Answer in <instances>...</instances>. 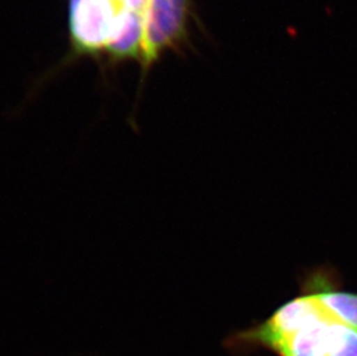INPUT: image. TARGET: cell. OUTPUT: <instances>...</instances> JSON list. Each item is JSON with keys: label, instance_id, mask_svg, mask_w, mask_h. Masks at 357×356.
I'll list each match as a JSON object with an SVG mask.
<instances>
[{"label": "cell", "instance_id": "obj_1", "mask_svg": "<svg viewBox=\"0 0 357 356\" xmlns=\"http://www.w3.org/2000/svg\"><path fill=\"white\" fill-rule=\"evenodd\" d=\"M295 297L266 320L231 333L225 347L238 356L267 350L277 356H357V329L324 301L305 276Z\"/></svg>", "mask_w": 357, "mask_h": 356}, {"label": "cell", "instance_id": "obj_2", "mask_svg": "<svg viewBox=\"0 0 357 356\" xmlns=\"http://www.w3.org/2000/svg\"><path fill=\"white\" fill-rule=\"evenodd\" d=\"M128 7L123 0H70V27L75 49L95 52L119 31Z\"/></svg>", "mask_w": 357, "mask_h": 356}, {"label": "cell", "instance_id": "obj_3", "mask_svg": "<svg viewBox=\"0 0 357 356\" xmlns=\"http://www.w3.org/2000/svg\"><path fill=\"white\" fill-rule=\"evenodd\" d=\"M189 13L190 0H146L142 51L146 66L163 51L186 40Z\"/></svg>", "mask_w": 357, "mask_h": 356}, {"label": "cell", "instance_id": "obj_4", "mask_svg": "<svg viewBox=\"0 0 357 356\" xmlns=\"http://www.w3.org/2000/svg\"><path fill=\"white\" fill-rule=\"evenodd\" d=\"M144 17L140 10L128 8L115 37L105 47L112 57L137 58L142 51Z\"/></svg>", "mask_w": 357, "mask_h": 356}, {"label": "cell", "instance_id": "obj_5", "mask_svg": "<svg viewBox=\"0 0 357 356\" xmlns=\"http://www.w3.org/2000/svg\"><path fill=\"white\" fill-rule=\"evenodd\" d=\"M123 1H124L125 5H126L128 8L142 12L144 6H145L146 0H123Z\"/></svg>", "mask_w": 357, "mask_h": 356}]
</instances>
